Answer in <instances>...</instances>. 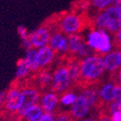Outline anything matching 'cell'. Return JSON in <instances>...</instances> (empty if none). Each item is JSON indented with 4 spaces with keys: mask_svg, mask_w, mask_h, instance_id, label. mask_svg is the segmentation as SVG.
Here are the masks:
<instances>
[{
    "mask_svg": "<svg viewBox=\"0 0 121 121\" xmlns=\"http://www.w3.org/2000/svg\"><path fill=\"white\" fill-rule=\"evenodd\" d=\"M111 119L113 121H121V111H116L112 113Z\"/></svg>",
    "mask_w": 121,
    "mask_h": 121,
    "instance_id": "83f0119b",
    "label": "cell"
},
{
    "mask_svg": "<svg viewBox=\"0 0 121 121\" xmlns=\"http://www.w3.org/2000/svg\"><path fill=\"white\" fill-rule=\"evenodd\" d=\"M90 3L91 9H92L96 14L111 6L113 4V0H90Z\"/></svg>",
    "mask_w": 121,
    "mask_h": 121,
    "instance_id": "ac0fdd59",
    "label": "cell"
},
{
    "mask_svg": "<svg viewBox=\"0 0 121 121\" xmlns=\"http://www.w3.org/2000/svg\"><path fill=\"white\" fill-rule=\"evenodd\" d=\"M103 57L94 54L81 60V79L77 87L87 88L99 85L100 78L105 70Z\"/></svg>",
    "mask_w": 121,
    "mask_h": 121,
    "instance_id": "6da1fadb",
    "label": "cell"
},
{
    "mask_svg": "<svg viewBox=\"0 0 121 121\" xmlns=\"http://www.w3.org/2000/svg\"><path fill=\"white\" fill-rule=\"evenodd\" d=\"M68 36V45H69V55L76 56L81 47L86 43V37L81 33L72 34Z\"/></svg>",
    "mask_w": 121,
    "mask_h": 121,
    "instance_id": "4fadbf2b",
    "label": "cell"
},
{
    "mask_svg": "<svg viewBox=\"0 0 121 121\" xmlns=\"http://www.w3.org/2000/svg\"><path fill=\"white\" fill-rule=\"evenodd\" d=\"M91 25L95 28L103 29L113 35L121 28V9L111 5L96 13L91 19Z\"/></svg>",
    "mask_w": 121,
    "mask_h": 121,
    "instance_id": "7a4b0ae2",
    "label": "cell"
},
{
    "mask_svg": "<svg viewBox=\"0 0 121 121\" xmlns=\"http://www.w3.org/2000/svg\"><path fill=\"white\" fill-rule=\"evenodd\" d=\"M97 119H98V121H113L108 114L103 113V112H98Z\"/></svg>",
    "mask_w": 121,
    "mask_h": 121,
    "instance_id": "484cf974",
    "label": "cell"
},
{
    "mask_svg": "<svg viewBox=\"0 0 121 121\" xmlns=\"http://www.w3.org/2000/svg\"><path fill=\"white\" fill-rule=\"evenodd\" d=\"M52 31L53 30H52L50 26L43 25L30 32L29 39L32 44L33 48H40L48 45Z\"/></svg>",
    "mask_w": 121,
    "mask_h": 121,
    "instance_id": "52a82bcc",
    "label": "cell"
},
{
    "mask_svg": "<svg viewBox=\"0 0 121 121\" xmlns=\"http://www.w3.org/2000/svg\"><path fill=\"white\" fill-rule=\"evenodd\" d=\"M60 64L52 72V81L50 91L61 94L69 89H72V82L65 61L60 59Z\"/></svg>",
    "mask_w": 121,
    "mask_h": 121,
    "instance_id": "5b68a950",
    "label": "cell"
},
{
    "mask_svg": "<svg viewBox=\"0 0 121 121\" xmlns=\"http://www.w3.org/2000/svg\"><path fill=\"white\" fill-rule=\"evenodd\" d=\"M55 121H75L70 111H58L54 113Z\"/></svg>",
    "mask_w": 121,
    "mask_h": 121,
    "instance_id": "d6986e66",
    "label": "cell"
},
{
    "mask_svg": "<svg viewBox=\"0 0 121 121\" xmlns=\"http://www.w3.org/2000/svg\"><path fill=\"white\" fill-rule=\"evenodd\" d=\"M23 103L22 89L19 85L18 81L15 80L11 84L7 92L5 103L3 107L4 113L10 114H17V112L20 108Z\"/></svg>",
    "mask_w": 121,
    "mask_h": 121,
    "instance_id": "8992f818",
    "label": "cell"
},
{
    "mask_svg": "<svg viewBox=\"0 0 121 121\" xmlns=\"http://www.w3.org/2000/svg\"><path fill=\"white\" fill-rule=\"evenodd\" d=\"M31 74L30 70L26 59H20L17 63V69H16V79L18 80H25L28 78V76Z\"/></svg>",
    "mask_w": 121,
    "mask_h": 121,
    "instance_id": "2e32d148",
    "label": "cell"
},
{
    "mask_svg": "<svg viewBox=\"0 0 121 121\" xmlns=\"http://www.w3.org/2000/svg\"><path fill=\"white\" fill-rule=\"evenodd\" d=\"M118 81H119V85H121V69L118 70Z\"/></svg>",
    "mask_w": 121,
    "mask_h": 121,
    "instance_id": "f546056e",
    "label": "cell"
},
{
    "mask_svg": "<svg viewBox=\"0 0 121 121\" xmlns=\"http://www.w3.org/2000/svg\"><path fill=\"white\" fill-rule=\"evenodd\" d=\"M112 5L121 9V0H113V4Z\"/></svg>",
    "mask_w": 121,
    "mask_h": 121,
    "instance_id": "f1b7e54d",
    "label": "cell"
},
{
    "mask_svg": "<svg viewBox=\"0 0 121 121\" xmlns=\"http://www.w3.org/2000/svg\"><path fill=\"white\" fill-rule=\"evenodd\" d=\"M7 92H8V90H4V91L0 92V108H3V107H4V104L5 103V100H6Z\"/></svg>",
    "mask_w": 121,
    "mask_h": 121,
    "instance_id": "4316f807",
    "label": "cell"
},
{
    "mask_svg": "<svg viewBox=\"0 0 121 121\" xmlns=\"http://www.w3.org/2000/svg\"><path fill=\"white\" fill-rule=\"evenodd\" d=\"M115 102L121 103V85H115Z\"/></svg>",
    "mask_w": 121,
    "mask_h": 121,
    "instance_id": "cb8c5ba5",
    "label": "cell"
},
{
    "mask_svg": "<svg viewBox=\"0 0 121 121\" xmlns=\"http://www.w3.org/2000/svg\"><path fill=\"white\" fill-rule=\"evenodd\" d=\"M77 10L79 13L86 14L91 10V3L90 0H80L77 5Z\"/></svg>",
    "mask_w": 121,
    "mask_h": 121,
    "instance_id": "ffe728a7",
    "label": "cell"
},
{
    "mask_svg": "<svg viewBox=\"0 0 121 121\" xmlns=\"http://www.w3.org/2000/svg\"><path fill=\"white\" fill-rule=\"evenodd\" d=\"M59 98L58 93L54 91L43 93L41 97V106L45 113H50L54 114L57 112V107L59 105Z\"/></svg>",
    "mask_w": 121,
    "mask_h": 121,
    "instance_id": "30bf717a",
    "label": "cell"
},
{
    "mask_svg": "<svg viewBox=\"0 0 121 121\" xmlns=\"http://www.w3.org/2000/svg\"><path fill=\"white\" fill-rule=\"evenodd\" d=\"M43 112L44 111L41 105L38 103L35 104L26 110L23 117L20 119V121H38L44 113Z\"/></svg>",
    "mask_w": 121,
    "mask_h": 121,
    "instance_id": "5bb4252c",
    "label": "cell"
},
{
    "mask_svg": "<svg viewBox=\"0 0 121 121\" xmlns=\"http://www.w3.org/2000/svg\"><path fill=\"white\" fill-rule=\"evenodd\" d=\"M48 45L55 51L56 54L60 55V57L69 54L68 36L59 30H55L52 31Z\"/></svg>",
    "mask_w": 121,
    "mask_h": 121,
    "instance_id": "ba28073f",
    "label": "cell"
},
{
    "mask_svg": "<svg viewBox=\"0 0 121 121\" xmlns=\"http://www.w3.org/2000/svg\"><path fill=\"white\" fill-rule=\"evenodd\" d=\"M86 43L95 51V54L103 57L112 48L110 36L107 30L91 26L86 36Z\"/></svg>",
    "mask_w": 121,
    "mask_h": 121,
    "instance_id": "277c9868",
    "label": "cell"
},
{
    "mask_svg": "<svg viewBox=\"0 0 121 121\" xmlns=\"http://www.w3.org/2000/svg\"><path fill=\"white\" fill-rule=\"evenodd\" d=\"M113 45L117 49L121 51V28L118 30L117 32L113 35Z\"/></svg>",
    "mask_w": 121,
    "mask_h": 121,
    "instance_id": "44dd1931",
    "label": "cell"
},
{
    "mask_svg": "<svg viewBox=\"0 0 121 121\" xmlns=\"http://www.w3.org/2000/svg\"><path fill=\"white\" fill-rule=\"evenodd\" d=\"M25 59L30 68L31 74H34L39 70L38 63H37V51L31 48L26 52V57Z\"/></svg>",
    "mask_w": 121,
    "mask_h": 121,
    "instance_id": "9a60e30c",
    "label": "cell"
},
{
    "mask_svg": "<svg viewBox=\"0 0 121 121\" xmlns=\"http://www.w3.org/2000/svg\"><path fill=\"white\" fill-rule=\"evenodd\" d=\"M21 46H22V48L26 51V52H28L29 50H30L31 48H33L32 44H31V43H30V41L29 38L26 39V40H22Z\"/></svg>",
    "mask_w": 121,
    "mask_h": 121,
    "instance_id": "d4e9b609",
    "label": "cell"
},
{
    "mask_svg": "<svg viewBox=\"0 0 121 121\" xmlns=\"http://www.w3.org/2000/svg\"><path fill=\"white\" fill-rule=\"evenodd\" d=\"M86 15V14H83L75 11L62 14L57 20L56 30L61 31L66 36L79 34L87 28L88 23L91 24V20L88 21Z\"/></svg>",
    "mask_w": 121,
    "mask_h": 121,
    "instance_id": "3957f363",
    "label": "cell"
},
{
    "mask_svg": "<svg viewBox=\"0 0 121 121\" xmlns=\"http://www.w3.org/2000/svg\"><path fill=\"white\" fill-rule=\"evenodd\" d=\"M56 56V52L49 45L40 48L37 51V63L39 69L51 68Z\"/></svg>",
    "mask_w": 121,
    "mask_h": 121,
    "instance_id": "9c48e42d",
    "label": "cell"
},
{
    "mask_svg": "<svg viewBox=\"0 0 121 121\" xmlns=\"http://www.w3.org/2000/svg\"><path fill=\"white\" fill-rule=\"evenodd\" d=\"M90 108H91L85 100V98L80 95L76 97L75 103L71 105L70 113L74 119H82L87 114Z\"/></svg>",
    "mask_w": 121,
    "mask_h": 121,
    "instance_id": "8fae6325",
    "label": "cell"
},
{
    "mask_svg": "<svg viewBox=\"0 0 121 121\" xmlns=\"http://www.w3.org/2000/svg\"><path fill=\"white\" fill-rule=\"evenodd\" d=\"M103 64L105 69L109 72H113L120 69L121 65V51H115L107 53L103 58Z\"/></svg>",
    "mask_w": 121,
    "mask_h": 121,
    "instance_id": "7c38bea8",
    "label": "cell"
},
{
    "mask_svg": "<svg viewBox=\"0 0 121 121\" xmlns=\"http://www.w3.org/2000/svg\"><path fill=\"white\" fill-rule=\"evenodd\" d=\"M38 121H55L54 114L50 113H44Z\"/></svg>",
    "mask_w": 121,
    "mask_h": 121,
    "instance_id": "603a6c76",
    "label": "cell"
},
{
    "mask_svg": "<svg viewBox=\"0 0 121 121\" xmlns=\"http://www.w3.org/2000/svg\"><path fill=\"white\" fill-rule=\"evenodd\" d=\"M75 121H95V120H93V119H75Z\"/></svg>",
    "mask_w": 121,
    "mask_h": 121,
    "instance_id": "4dcf8cb0",
    "label": "cell"
},
{
    "mask_svg": "<svg viewBox=\"0 0 121 121\" xmlns=\"http://www.w3.org/2000/svg\"><path fill=\"white\" fill-rule=\"evenodd\" d=\"M73 89H69L68 91H64L63 93L60 94V97H59V103L61 105L64 106H69V105H72L76 100V94L74 91H72Z\"/></svg>",
    "mask_w": 121,
    "mask_h": 121,
    "instance_id": "e0dca14e",
    "label": "cell"
},
{
    "mask_svg": "<svg viewBox=\"0 0 121 121\" xmlns=\"http://www.w3.org/2000/svg\"><path fill=\"white\" fill-rule=\"evenodd\" d=\"M18 34L21 41L29 38V36H30V32L28 31L27 28L24 26H20L18 27Z\"/></svg>",
    "mask_w": 121,
    "mask_h": 121,
    "instance_id": "7402d4cb",
    "label": "cell"
}]
</instances>
